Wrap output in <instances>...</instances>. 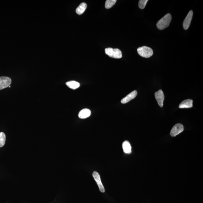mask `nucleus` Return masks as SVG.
Masks as SVG:
<instances>
[{
    "label": "nucleus",
    "instance_id": "nucleus-13",
    "mask_svg": "<svg viewBox=\"0 0 203 203\" xmlns=\"http://www.w3.org/2000/svg\"><path fill=\"white\" fill-rule=\"evenodd\" d=\"M87 8V4L83 2L79 5L77 8L76 12L77 14L81 15L83 13Z\"/></svg>",
    "mask_w": 203,
    "mask_h": 203
},
{
    "label": "nucleus",
    "instance_id": "nucleus-3",
    "mask_svg": "<svg viewBox=\"0 0 203 203\" xmlns=\"http://www.w3.org/2000/svg\"><path fill=\"white\" fill-rule=\"evenodd\" d=\"M106 54L110 57L119 59L122 57V53L121 50L118 49H113L109 47L105 49Z\"/></svg>",
    "mask_w": 203,
    "mask_h": 203
},
{
    "label": "nucleus",
    "instance_id": "nucleus-11",
    "mask_svg": "<svg viewBox=\"0 0 203 203\" xmlns=\"http://www.w3.org/2000/svg\"><path fill=\"white\" fill-rule=\"evenodd\" d=\"M91 113V112L89 109H84L79 112L78 116H79V118H81V119H84V118L89 117L90 116Z\"/></svg>",
    "mask_w": 203,
    "mask_h": 203
},
{
    "label": "nucleus",
    "instance_id": "nucleus-2",
    "mask_svg": "<svg viewBox=\"0 0 203 203\" xmlns=\"http://www.w3.org/2000/svg\"><path fill=\"white\" fill-rule=\"evenodd\" d=\"M137 52L140 56L146 58H150L153 54V51L152 49L146 46L138 48Z\"/></svg>",
    "mask_w": 203,
    "mask_h": 203
},
{
    "label": "nucleus",
    "instance_id": "nucleus-12",
    "mask_svg": "<svg viewBox=\"0 0 203 203\" xmlns=\"http://www.w3.org/2000/svg\"><path fill=\"white\" fill-rule=\"evenodd\" d=\"M122 148L124 152L125 153L130 154L131 153V146L128 141H125L123 142Z\"/></svg>",
    "mask_w": 203,
    "mask_h": 203
},
{
    "label": "nucleus",
    "instance_id": "nucleus-17",
    "mask_svg": "<svg viewBox=\"0 0 203 203\" xmlns=\"http://www.w3.org/2000/svg\"><path fill=\"white\" fill-rule=\"evenodd\" d=\"M148 0H140L138 3V6L140 8L143 9L145 8Z\"/></svg>",
    "mask_w": 203,
    "mask_h": 203
},
{
    "label": "nucleus",
    "instance_id": "nucleus-16",
    "mask_svg": "<svg viewBox=\"0 0 203 203\" xmlns=\"http://www.w3.org/2000/svg\"><path fill=\"white\" fill-rule=\"evenodd\" d=\"M6 141V135L3 132L0 133V147H4Z\"/></svg>",
    "mask_w": 203,
    "mask_h": 203
},
{
    "label": "nucleus",
    "instance_id": "nucleus-6",
    "mask_svg": "<svg viewBox=\"0 0 203 203\" xmlns=\"http://www.w3.org/2000/svg\"><path fill=\"white\" fill-rule=\"evenodd\" d=\"M92 175H93L94 179L97 184L100 192L102 193H104L105 192V189L104 186L101 182V177L99 173L96 171H94L92 174Z\"/></svg>",
    "mask_w": 203,
    "mask_h": 203
},
{
    "label": "nucleus",
    "instance_id": "nucleus-15",
    "mask_svg": "<svg viewBox=\"0 0 203 203\" xmlns=\"http://www.w3.org/2000/svg\"><path fill=\"white\" fill-rule=\"evenodd\" d=\"M116 0H107L105 4V7L107 9H110L113 7L116 2Z\"/></svg>",
    "mask_w": 203,
    "mask_h": 203
},
{
    "label": "nucleus",
    "instance_id": "nucleus-8",
    "mask_svg": "<svg viewBox=\"0 0 203 203\" xmlns=\"http://www.w3.org/2000/svg\"><path fill=\"white\" fill-rule=\"evenodd\" d=\"M193 11L191 10L186 17L183 21V27L184 30H187L190 27L191 22L192 18H193Z\"/></svg>",
    "mask_w": 203,
    "mask_h": 203
},
{
    "label": "nucleus",
    "instance_id": "nucleus-14",
    "mask_svg": "<svg viewBox=\"0 0 203 203\" xmlns=\"http://www.w3.org/2000/svg\"><path fill=\"white\" fill-rule=\"evenodd\" d=\"M66 85L70 89L75 90L79 88L80 86V84L79 82L76 81H70L66 83Z\"/></svg>",
    "mask_w": 203,
    "mask_h": 203
},
{
    "label": "nucleus",
    "instance_id": "nucleus-5",
    "mask_svg": "<svg viewBox=\"0 0 203 203\" xmlns=\"http://www.w3.org/2000/svg\"><path fill=\"white\" fill-rule=\"evenodd\" d=\"M11 79L7 76L0 77V90L5 89L11 84Z\"/></svg>",
    "mask_w": 203,
    "mask_h": 203
},
{
    "label": "nucleus",
    "instance_id": "nucleus-10",
    "mask_svg": "<svg viewBox=\"0 0 203 203\" xmlns=\"http://www.w3.org/2000/svg\"><path fill=\"white\" fill-rule=\"evenodd\" d=\"M193 101L191 99H187L183 101L179 104V108H191L193 107Z\"/></svg>",
    "mask_w": 203,
    "mask_h": 203
},
{
    "label": "nucleus",
    "instance_id": "nucleus-7",
    "mask_svg": "<svg viewBox=\"0 0 203 203\" xmlns=\"http://www.w3.org/2000/svg\"><path fill=\"white\" fill-rule=\"evenodd\" d=\"M155 99L157 101L158 105L161 107L163 106V102L164 99V95L163 92L161 90L155 92Z\"/></svg>",
    "mask_w": 203,
    "mask_h": 203
},
{
    "label": "nucleus",
    "instance_id": "nucleus-1",
    "mask_svg": "<svg viewBox=\"0 0 203 203\" xmlns=\"http://www.w3.org/2000/svg\"><path fill=\"white\" fill-rule=\"evenodd\" d=\"M172 19L171 15L169 13L167 14L157 23V27L160 30H163L167 28L170 24Z\"/></svg>",
    "mask_w": 203,
    "mask_h": 203
},
{
    "label": "nucleus",
    "instance_id": "nucleus-9",
    "mask_svg": "<svg viewBox=\"0 0 203 203\" xmlns=\"http://www.w3.org/2000/svg\"><path fill=\"white\" fill-rule=\"evenodd\" d=\"M137 95V91H134L126 96L125 98H123L121 100V102L123 104H126L132 100V99H134L136 97Z\"/></svg>",
    "mask_w": 203,
    "mask_h": 203
},
{
    "label": "nucleus",
    "instance_id": "nucleus-4",
    "mask_svg": "<svg viewBox=\"0 0 203 203\" xmlns=\"http://www.w3.org/2000/svg\"><path fill=\"white\" fill-rule=\"evenodd\" d=\"M184 130V126L182 124H178L174 126L170 131L172 137H175L182 133Z\"/></svg>",
    "mask_w": 203,
    "mask_h": 203
}]
</instances>
